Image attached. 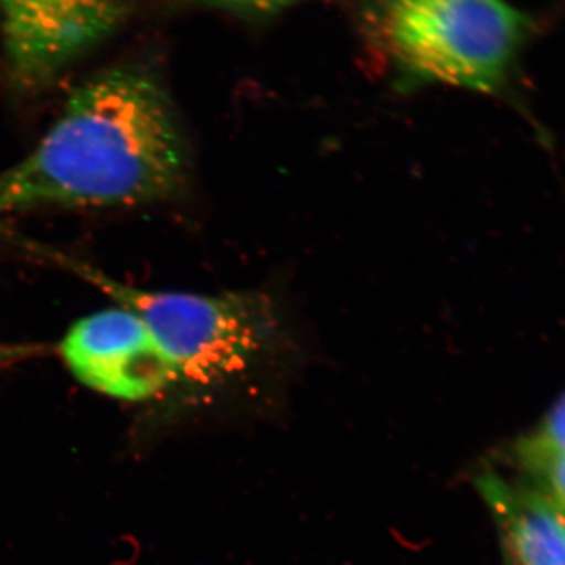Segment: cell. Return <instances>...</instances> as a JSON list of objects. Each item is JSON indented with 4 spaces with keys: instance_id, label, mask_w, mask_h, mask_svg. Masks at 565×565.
Segmentation results:
<instances>
[{
    "instance_id": "30bf717a",
    "label": "cell",
    "mask_w": 565,
    "mask_h": 565,
    "mask_svg": "<svg viewBox=\"0 0 565 565\" xmlns=\"http://www.w3.org/2000/svg\"><path fill=\"white\" fill-rule=\"evenodd\" d=\"M557 511H559V509H557ZM559 512H561V515H563L564 523H565V512L564 511H559Z\"/></svg>"
},
{
    "instance_id": "9c48e42d",
    "label": "cell",
    "mask_w": 565,
    "mask_h": 565,
    "mask_svg": "<svg viewBox=\"0 0 565 565\" xmlns=\"http://www.w3.org/2000/svg\"><path fill=\"white\" fill-rule=\"evenodd\" d=\"M191 2L226 11L247 20H266L307 0H191Z\"/></svg>"
},
{
    "instance_id": "3957f363",
    "label": "cell",
    "mask_w": 565,
    "mask_h": 565,
    "mask_svg": "<svg viewBox=\"0 0 565 565\" xmlns=\"http://www.w3.org/2000/svg\"><path fill=\"white\" fill-rule=\"evenodd\" d=\"M43 253L140 316L172 364L178 382L206 385L241 373L269 344L277 329L273 305L258 294L148 291L115 280L73 256Z\"/></svg>"
},
{
    "instance_id": "7a4b0ae2",
    "label": "cell",
    "mask_w": 565,
    "mask_h": 565,
    "mask_svg": "<svg viewBox=\"0 0 565 565\" xmlns=\"http://www.w3.org/2000/svg\"><path fill=\"white\" fill-rule=\"evenodd\" d=\"M367 28L412 82L503 92L534 31L508 0H371Z\"/></svg>"
},
{
    "instance_id": "52a82bcc",
    "label": "cell",
    "mask_w": 565,
    "mask_h": 565,
    "mask_svg": "<svg viewBox=\"0 0 565 565\" xmlns=\"http://www.w3.org/2000/svg\"><path fill=\"white\" fill-rule=\"evenodd\" d=\"M526 484L537 490L555 508L565 512V452L516 456Z\"/></svg>"
},
{
    "instance_id": "6da1fadb",
    "label": "cell",
    "mask_w": 565,
    "mask_h": 565,
    "mask_svg": "<svg viewBox=\"0 0 565 565\" xmlns=\"http://www.w3.org/2000/svg\"><path fill=\"white\" fill-rule=\"evenodd\" d=\"M185 169L161 84L132 66L111 68L71 93L39 145L0 172V215L161 202L181 188Z\"/></svg>"
},
{
    "instance_id": "ba28073f",
    "label": "cell",
    "mask_w": 565,
    "mask_h": 565,
    "mask_svg": "<svg viewBox=\"0 0 565 565\" xmlns=\"http://www.w3.org/2000/svg\"><path fill=\"white\" fill-rule=\"evenodd\" d=\"M565 452V393L546 412L533 433L516 445V456Z\"/></svg>"
},
{
    "instance_id": "8992f818",
    "label": "cell",
    "mask_w": 565,
    "mask_h": 565,
    "mask_svg": "<svg viewBox=\"0 0 565 565\" xmlns=\"http://www.w3.org/2000/svg\"><path fill=\"white\" fill-rule=\"evenodd\" d=\"M478 487L497 523L505 565H565V523L555 505L525 481L493 471Z\"/></svg>"
},
{
    "instance_id": "277c9868",
    "label": "cell",
    "mask_w": 565,
    "mask_h": 565,
    "mask_svg": "<svg viewBox=\"0 0 565 565\" xmlns=\"http://www.w3.org/2000/svg\"><path fill=\"white\" fill-rule=\"evenodd\" d=\"M61 353L77 381L115 399H150L178 382L147 323L121 305L74 323Z\"/></svg>"
},
{
    "instance_id": "5b68a950",
    "label": "cell",
    "mask_w": 565,
    "mask_h": 565,
    "mask_svg": "<svg viewBox=\"0 0 565 565\" xmlns=\"http://www.w3.org/2000/svg\"><path fill=\"white\" fill-rule=\"evenodd\" d=\"M125 0H0L11 73L25 85L57 76L125 20Z\"/></svg>"
}]
</instances>
